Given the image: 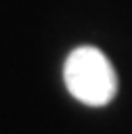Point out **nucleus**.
<instances>
[{"label": "nucleus", "instance_id": "obj_1", "mask_svg": "<svg viewBox=\"0 0 132 134\" xmlns=\"http://www.w3.org/2000/svg\"><path fill=\"white\" fill-rule=\"evenodd\" d=\"M63 80L69 94L88 107L109 105L117 94V73L96 46L73 48L65 59Z\"/></svg>", "mask_w": 132, "mask_h": 134}]
</instances>
